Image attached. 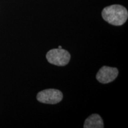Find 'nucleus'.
Listing matches in <instances>:
<instances>
[{"label": "nucleus", "mask_w": 128, "mask_h": 128, "mask_svg": "<svg viewBox=\"0 0 128 128\" xmlns=\"http://www.w3.org/2000/svg\"><path fill=\"white\" fill-rule=\"evenodd\" d=\"M104 20L114 26H121L125 23L128 17L127 10L120 5H112L105 7L102 12Z\"/></svg>", "instance_id": "1"}, {"label": "nucleus", "mask_w": 128, "mask_h": 128, "mask_svg": "<svg viewBox=\"0 0 128 128\" xmlns=\"http://www.w3.org/2000/svg\"><path fill=\"white\" fill-rule=\"evenodd\" d=\"M46 57L49 63L57 66H65L71 59L70 53L62 48L51 49L47 53Z\"/></svg>", "instance_id": "2"}, {"label": "nucleus", "mask_w": 128, "mask_h": 128, "mask_svg": "<svg viewBox=\"0 0 128 128\" xmlns=\"http://www.w3.org/2000/svg\"><path fill=\"white\" fill-rule=\"evenodd\" d=\"M62 98V92L56 89H46L37 94V100L42 103L55 104L61 102Z\"/></svg>", "instance_id": "3"}, {"label": "nucleus", "mask_w": 128, "mask_h": 128, "mask_svg": "<svg viewBox=\"0 0 128 128\" xmlns=\"http://www.w3.org/2000/svg\"><path fill=\"white\" fill-rule=\"evenodd\" d=\"M119 71L116 68L103 66L100 69L97 75L96 79L102 84H108L116 79Z\"/></svg>", "instance_id": "4"}, {"label": "nucleus", "mask_w": 128, "mask_h": 128, "mask_svg": "<svg viewBox=\"0 0 128 128\" xmlns=\"http://www.w3.org/2000/svg\"><path fill=\"white\" fill-rule=\"evenodd\" d=\"M103 121L99 114H92L85 120L84 128H103Z\"/></svg>", "instance_id": "5"}, {"label": "nucleus", "mask_w": 128, "mask_h": 128, "mask_svg": "<svg viewBox=\"0 0 128 128\" xmlns=\"http://www.w3.org/2000/svg\"><path fill=\"white\" fill-rule=\"evenodd\" d=\"M58 48H59V49H60V48H62V46H59Z\"/></svg>", "instance_id": "6"}]
</instances>
